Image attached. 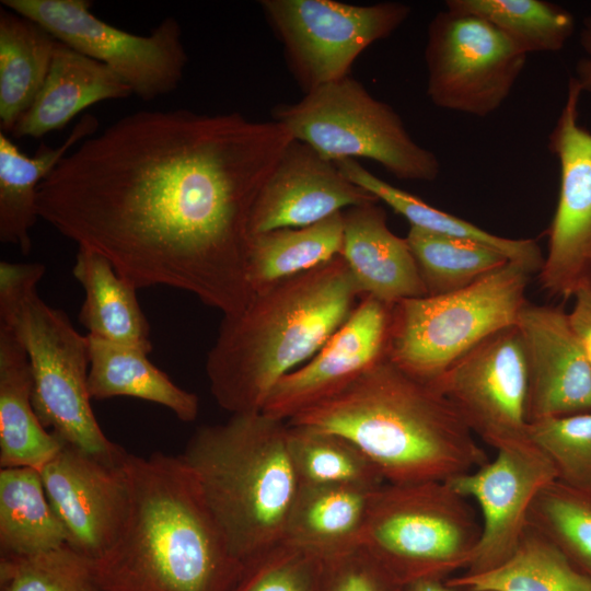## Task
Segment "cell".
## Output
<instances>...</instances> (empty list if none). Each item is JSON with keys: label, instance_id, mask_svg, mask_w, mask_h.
Segmentation results:
<instances>
[{"label": "cell", "instance_id": "cell-6", "mask_svg": "<svg viewBox=\"0 0 591 591\" xmlns=\"http://www.w3.org/2000/svg\"><path fill=\"white\" fill-rule=\"evenodd\" d=\"M45 269L40 263L0 262V325L27 355L33 406L42 425L67 444L119 463L127 452L106 437L91 405L89 337L38 294Z\"/></svg>", "mask_w": 591, "mask_h": 591}, {"label": "cell", "instance_id": "cell-20", "mask_svg": "<svg viewBox=\"0 0 591 591\" xmlns=\"http://www.w3.org/2000/svg\"><path fill=\"white\" fill-rule=\"evenodd\" d=\"M379 202L344 211L340 256L362 297L392 306L427 293L406 239L390 230L385 210Z\"/></svg>", "mask_w": 591, "mask_h": 591}, {"label": "cell", "instance_id": "cell-41", "mask_svg": "<svg viewBox=\"0 0 591 591\" xmlns=\"http://www.w3.org/2000/svg\"><path fill=\"white\" fill-rule=\"evenodd\" d=\"M579 39L584 56L577 61L572 77L582 92L591 93V11L582 21Z\"/></svg>", "mask_w": 591, "mask_h": 591}, {"label": "cell", "instance_id": "cell-2", "mask_svg": "<svg viewBox=\"0 0 591 591\" xmlns=\"http://www.w3.org/2000/svg\"><path fill=\"white\" fill-rule=\"evenodd\" d=\"M124 466L129 511L118 542L92 564L100 591H231L243 567L182 454L127 453Z\"/></svg>", "mask_w": 591, "mask_h": 591}, {"label": "cell", "instance_id": "cell-13", "mask_svg": "<svg viewBox=\"0 0 591 591\" xmlns=\"http://www.w3.org/2000/svg\"><path fill=\"white\" fill-rule=\"evenodd\" d=\"M431 384L496 451L536 448L529 434L528 372L517 325L474 346Z\"/></svg>", "mask_w": 591, "mask_h": 591}, {"label": "cell", "instance_id": "cell-27", "mask_svg": "<svg viewBox=\"0 0 591 591\" xmlns=\"http://www.w3.org/2000/svg\"><path fill=\"white\" fill-rule=\"evenodd\" d=\"M57 39L43 26L0 8V126L11 132L37 96Z\"/></svg>", "mask_w": 591, "mask_h": 591}, {"label": "cell", "instance_id": "cell-32", "mask_svg": "<svg viewBox=\"0 0 591 591\" xmlns=\"http://www.w3.org/2000/svg\"><path fill=\"white\" fill-rule=\"evenodd\" d=\"M445 8L485 20L521 51L561 50L575 32V19L544 0H448Z\"/></svg>", "mask_w": 591, "mask_h": 591}, {"label": "cell", "instance_id": "cell-31", "mask_svg": "<svg viewBox=\"0 0 591 591\" xmlns=\"http://www.w3.org/2000/svg\"><path fill=\"white\" fill-rule=\"evenodd\" d=\"M447 582L470 591H591V580L530 526L506 561L493 569L465 573Z\"/></svg>", "mask_w": 591, "mask_h": 591}, {"label": "cell", "instance_id": "cell-16", "mask_svg": "<svg viewBox=\"0 0 591 591\" xmlns=\"http://www.w3.org/2000/svg\"><path fill=\"white\" fill-rule=\"evenodd\" d=\"M496 453L484 465L447 482L480 510L482 534L466 573L493 569L515 552L534 498L556 479L555 470L537 448Z\"/></svg>", "mask_w": 591, "mask_h": 591}, {"label": "cell", "instance_id": "cell-3", "mask_svg": "<svg viewBox=\"0 0 591 591\" xmlns=\"http://www.w3.org/2000/svg\"><path fill=\"white\" fill-rule=\"evenodd\" d=\"M287 422L350 440L390 484L448 482L489 461L450 401L386 356Z\"/></svg>", "mask_w": 591, "mask_h": 591}, {"label": "cell", "instance_id": "cell-12", "mask_svg": "<svg viewBox=\"0 0 591 591\" xmlns=\"http://www.w3.org/2000/svg\"><path fill=\"white\" fill-rule=\"evenodd\" d=\"M526 57L490 23L445 8L428 26L427 95L440 108L486 117L507 100Z\"/></svg>", "mask_w": 591, "mask_h": 591}, {"label": "cell", "instance_id": "cell-29", "mask_svg": "<svg viewBox=\"0 0 591 591\" xmlns=\"http://www.w3.org/2000/svg\"><path fill=\"white\" fill-rule=\"evenodd\" d=\"M343 240L344 211L308 227L253 235L247 259L253 293L339 256Z\"/></svg>", "mask_w": 591, "mask_h": 591}, {"label": "cell", "instance_id": "cell-24", "mask_svg": "<svg viewBox=\"0 0 591 591\" xmlns=\"http://www.w3.org/2000/svg\"><path fill=\"white\" fill-rule=\"evenodd\" d=\"M99 120L85 114L57 148L42 143L28 157L0 131V241L18 246L23 254L32 248L31 231L39 218L37 207L42 182L73 147L93 136Z\"/></svg>", "mask_w": 591, "mask_h": 591}, {"label": "cell", "instance_id": "cell-19", "mask_svg": "<svg viewBox=\"0 0 591 591\" xmlns=\"http://www.w3.org/2000/svg\"><path fill=\"white\" fill-rule=\"evenodd\" d=\"M378 201L349 181L335 162L293 139L259 193L251 232L308 227L345 209Z\"/></svg>", "mask_w": 591, "mask_h": 591}, {"label": "cell", "instance_id": "cell-35", "mask_svg": "<svg viewBox=\"0 0 591 591\" xmlns=\"http://www.w3.org/2000/svg\"><path fill=\"white\" fill-rule=\"evenodd\" d=\"M528 526L591 580V490L549 482L531 505Z\"/></svg>", "mask_w": 591, "mask_h": 591}, {"label": "cell", "instance_id": "cell-23", "mask_svg": "<svg viewBox=\"0 0 591 591\" xmlns=\"http://www.w3.org/2000/svg\"><path fill=\"white\" fill-rule=\"evenodd\" d=\"M33 406L27 355L16 337L0 325V465L39 471L62 448Z\"/></svg>", "mask_w": 591, "mask_h": 591}, {"label": "cell", "instance_id": "cell-7", "mask_svg": "<svg viewBox=\"0 0 591 591\" xmlns=\"http://www.w3.org/2000/svg\"><path fill=\"white\" fill-rule=\"evenodd\" d=\"M530 274L508 262L473 285L391 306L386 357L406 373L432 383L490 335L517 325Z\"/></svg>", "mask_w": 591, "mask_h": 591}, {"label": "cell", "instance_id": "cell-8", "mask_svg": "<svg viewBox=\"0 0 591 591\" xmlns=\"http://www.w3.org/2000/svg\"><path fill=\"white\" fill-rule=\"evenodd\" d=\"M482 522L447 482L384 483L374 491L360 548L394 581L468 566Z\"/></svg>", "mask_w": 591, "mask_h": 591}, {"label": "cell", "instance_id": "cell-18", "mask_svg": "<svg viewBox=\"0 0 591 591\" xmlns=\"http://www.w3.org/2000/svg\"><path fill=\"white\" fill-rule=\"evenodd\" d=\"M391 306L364 296L304 364L274 387L263 413L288 421L336 394L386 356Z\"/></svg>", "mask_w": 591, "mask_h": 591}, {"label": "cell", "instance_id": "cell-14", "mask_svg": "<svg viewBox=\"0 0 591 591\" xmlns=\"http://www.w3.org/2000/svg\"><path fill=\"white\" fill-rule=\"evenodd\" d=\"M582 90L571 76L564 106L548 136L560 184L548 246L538 273L543 290L573 298L591 285V132L579 123Z\"/></svg>", "mask_w": 591, "mask_h": 591}, {"label": "cell", "instance_id": "cell-34", "mask_svg": "<svg viewBox=\"0 0 591 591\" xmlns=\"http://www.w3.org/2000/svg\"><path fill=\"white\" fill-rule=\"evenodd\" d=\"M287 425L288 450L300 485L378 487L385 483L350 440L313 427Z\"/></svg>", "mask_w": 591, "mask_h": 591}, {"label": "cell", "instance_id": "cell-17", "mask_svg": "<svg viewBox=\"0 0 591 591\" xmlns=\"http://www.w3.org/2000/svg\"><path fill=\"white\" fill-rule=\"evenodd\" d=\"M517 328L526 362V420L591 412V361L569 313L528 302Z\"/></svg>", "mask_w": 591, "mask_h": 591}, {"label": "cell", "instance_id": "cell-36", "mask_svg": "<svg viewBox=\"0 0 591 591\" xmlns=\"http://www.w3.org/2000/svg\"><path fill=\"white\" fill-rule=\"evenodd\" d=\"M1 591H100L92 563L68 545L32 556H1Z\"/></svg>", "mask_w": 591, "mask_h": 591}, {"label": "cell", "instance_id": "cell-5", "mask_svg": "<svg viewBox=\"0 0 591 591\" xmlns=\"http://www.w3.org/2000/svg\"><path fill=\"white\" fill-rule=\"evenodd\" d=\"M287 421L263 412L199 427L182 456L243 569L283 544L300 482Z\"/></svg>", "mask_w": 591, "mask_h": 591}, {"label": "cell", "instance_id": "cell-33", "mask_svg": "<svg viewBox=\"0 0 591 591\" xmlns=\"http://www.w3.org/2000/svg\"><path fill=\"white\" fill-rule=\"evenodd\" d=\"M405 239L427 296L464 289L510 262L486 244L416 227H409Z\"/></svg>", "mask_w": 591, "mask_h": 591}, {"label": "cell", "instance_id": "cell-15", "mask_svg": "<svg viewBox=\"0 0 591 591\" xmlns=\"http://www.w3.org/2000/svg\"><path fill=\"white\" fill-rule=\"evenodd\" d=\"M124 459L107 463L63 443L39 470L67 545L92 564L115 546L127 521L130 496Z\"/></svg>", "mask_w": 591, "mask_h": 591}, {"label": "cell", "instance_id": "cell-42", "mask_svg": "<svg viewBox=\"0 0 591 591\" xmlns=\"http://www.w3.org/2000/svg\"><path fill=\"white\" fill-rule=\"evenodd\" d=\"M407 591H455L454 587L447 581L441 582L439 578H422L405 583Z\"/></svg>", "mask_w": 591, "mask_h": 591}, {"label": "cell", "instance_id": "cell-26", "mask_svg": "<svg viewBox=\"0 0 591 591\" xmlns=\"http://www.w3.org/2000/svg\"><path fill=\"white\" fill-rule=\"evenodd\" d=\"M88 337V389L92 399L135 397L164 406L182 421L190 422L197 418L198 396L174 383L148 359L147 352L90 335Z\"/></svg>", "mask_w": 591, "mask_h": 591}, {"label": "cell", "instance_id": "cell-10", "mask_svg": "<svg viewBox=\"0 0 591 591\" xmlns=\"http://www.w3.org/2000/svg\"><path fill=\"white\" fill-rule=\"evenodd\" d=\"M259 4L304 94L350 77L358 57L391 36L412 12L409 5L392 1L263 0Z\"/></svg>", "mask_w": 591, "mask_h": 591}, {"label": "cell", "instance_id": "cell-43", "mask_svg": "<svg viewBox=\"0 0 591 591\" xmlns=\"http://www.w3.org/2000/svg\"><path fill=\"white\" fill-rule=\"evenodd\" d=\"M586 347H587L588 355H589V358H590V361H591V346L586 345Z\"/></svg>", "mask_w": 591, "mask_h": 591}, {"label": "cell", "instance_id": "cell-38", "mask_svg": "<svg viewBox=\"0 0 591 591\" xmlns=\"http://www.w3.org/2000/svg\"><path fill=\"white\" fill-rule=\"evenodd\" d=\"M323 559L281 545L245 567L231 591H320Z\"/></svg>", "mask_w": 591, "mask_h": 591}, {"label": "cell", "instance_id": "cell-4", "mask_svg": "<svg viewBox=\"0 0 591 591\" xmlns=\"http://www.w3.org/2000/svg\"><path fill=\"white\" fill-rule=\"evenodd\" d=\"M361 298L339 255L223 315L205 366L218 405L231 415L262 412L277 383L323 347Z\"/></svg>", "mask_w": 591, "mask_h": 591}, {"label": "cell", "instance_id": "cell-28", "mask_svg": "<svg viewBox=\"0 0 591 591\" xmlns=\"http://www.w3.org/2000/svg\"><path fill=\"white\" fill-rule=\"evenodd\" d=\"M335 163L349 181L374 195L379 201L390 206L404 217L410 227L486 244L502 253L510 262L524 267L530 274L540 273L544 256L535 240L509 239L483 230L381 179L356 160L347 159Z\"/></svg>", "mask_w": 591, "mask_h": 591}, {"label": "cell", "instance_id": "cell-22", "mask_svg": "<svg viewBox=\"0 0 591 591\" xmlns=\"http://www.w3.org/2000/svg\"><path fill=\"white\" fill-rule=\"evenodd\" d=\"M379 487L300 485L288 519L283 545L323 560L358 548L374 491Z\"/></svg>", "mask_w": 591, "mask_h": 591}, {"label": "cell", "instance_id": "cell-39", "mask_svg": "<svg viewBox=\"0 0 591 591\" xmlns=\"http://www.w3.org/2000/svg\"><path fill=\"white\" fill-rule=\"evenodd\" d=\"M324 591H389L391 579L360 547L323 560Z\"/></svg>", "mask_w": 591, "mask_h": 591}, {"label": "cell", "instance_id": "cell-1", "mask_svg": "<svg viewBox=\"0 0 591 591\" xmlns=\"http://www.w3.org/2000/svg\"><path fill=\"white\" fill-rule=\"evenodd\" d=\"M292 141L274 119L139 111L58 163L39 185L38 215L136 289H179L235 314L254 297L253 209Z\"/></svg>", "mask_w": 591, "mask_h": 591}, {"label": "cell", "instance_id": "cell-11", "mask_svg": "<svg viewBox=\"0 0 591 591\" xmlns=\"http://www.w3.org/2000/svg\"><path fill=\"white\" fill-rule=\"evenodd\" d=\"M57 40L109 68L142 101L175 91L188 56L178 21L169 16L149 35H136L100 20L88 0H2Z\"/></svg>", "mask_w": 591, "mask_h": 591}, {"label": "cell", "instance_id": "cell-21", "mask_svg": "<svg viewBox=\"0 0 591 591\" xmlns=\"http://www.w3.org/2000/svg\"><path fill=\"white\" fill-rule=\"evenodd\" d=\"M109 68L57 40L47 77L28 109L10 132L40 138L63 128L91 105L131 95Z\"/></svg>", "mask_w": 591, "mask_h": 591}, {"label": "cell", "instance_id": "cell-9", "mask_svg": "<svg viewBox=\"0 0 591 591\" xmlns=\"http://www.w3.org/2000/svg\"><path fill=\"white\" fill-rule=\"evenodd\" d=\"M273 116L329 161L369 159L402 181L432 182L440 174L437 155L412 138L393 107L351 76L278 105Z\"/></svg>", "mask_w": 591, "mask_h": 591}, {"label": "cell", "instance_id": "cell-30", "mask_svg": "<svg viewBox=\"0 0 591 591\" xmlns=\"http://www.w3.org/2000/svg\"><path fill=\"white\" fill-rule=\"evenodd\" d=\"M65 545L66 532L48 500L39 471L1 467V556H32Z\"/></svg>", "mask_w": 591, "mask_h": 591}, {"label": "cell", "instance_id": "cell-37", "mask_svg": "<svg viewBox=\"0 0 591 591\" xmlns=\"http://www.w3.org/2000/svg\"><path fill=\"white\" fill-rule=\"evenodd\" d=\"M529 434L557 480L591 490V412L529 424Z\"/></svg>", "mask_w": 591, "mask_h": 591}, {"label": "cell", "instance_id": "cell-40", "mask_svg": "<svg viewBox=\"0 0 591 591\" xmlns=\"http://www.w3.org/2000/svg\"><path fill=\"white\" fill-rule=\"evenodd\" d=\"M573 299L569 312L571 324L584 344L591 346V285L578 290Z\"/></svg>", "mask_w": 591, "mask_h": 591}, {"label": "cell", "instance_id": "cell-25", "mask_svg": "<svg viewBox=\"0 0 591 591\" xmlns=\"http://www.w3.org/2000/svg\"><path fill=\"white\" fill-rule=\"evenodd\" d=\"M72 274L84 291L79 321L88 335L151 352L150 325L140 308L138 289L105 257L85 248L79 247Z\"/></svg>", "mask_w": 591, "mask_h": 591}]
</instances>
